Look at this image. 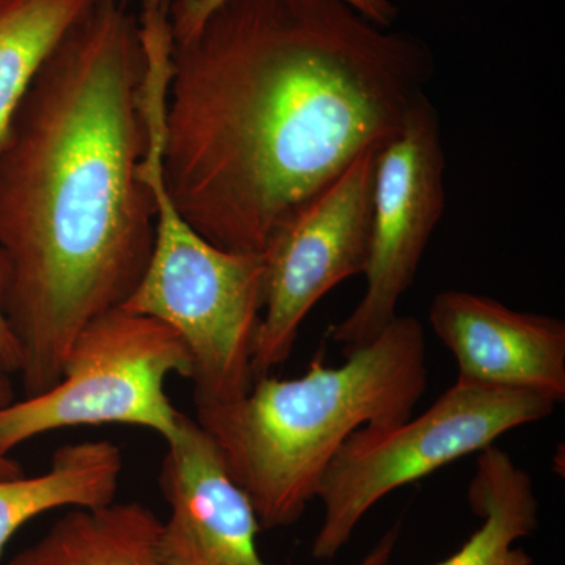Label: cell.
<instances>
[{"label":"cell","instance_id":"cell-9","mask_svg":"<svg viewBox=\"0 0 565 565\" xmlns=\"http://www.w3.org/2000/svg\"><path fill=\"white\" fill-rule=\"evenodd\" d=\"M159 487L170 508L159 531V565H269L258 550L263 527L250 500L191 416L167 441ZM397 541L399 526H393L355 565H388Z\"/></svg>","mask_w":565,"mask_h":565},{"label":"cell","instance_id":"cell-12","mask_svg":"<svg viewBox=\"0 0 565 565\" xmlns=\"http://www.w3.org/2000/svg\"><path fill=\"white\" fill-rule=\"evenodd\" d=\"M161 525L139 501L71 509L9 565H159Z\"/></svg>","mask_w":565,"mask_h":565},{"label":"cell","instance_id":"cell-2","mask_svg":"<svg viewBox=\"0 0 565 565\" xmlns=\"http://www.w3.org/2000/svg\"><path fill=\"white\" fill-rule=\"evenodd\" d=\"M145 70L139 20L122 0H95L36 73L0 150L6 315L25 397L61 381L77 334L120 308L150 263Z\"/></svg>","mask_w":565,"mask_h":565},{"label":"cell","instance_id":"cell-11","mask_svg":"<svg viewBox=\"0 0 565 565\" xmlns=\"http://www.w3.org/2000/svg\"><path fill=\"white\" fill-rule=\"evenodd\" d=\"M121 475V449L109 440H87L61 446L44 473L0 479V555L36 516L117 500Z\"/></svg>","mask_w":565,"mask_h":565},{"label":"cell","instance_id":"cell-14","mask_svg":"<svg viewBox=\"0 0 565 565\" xmlns=\"http://www.w3.org/2000/svg\"><path fill=\"white\" fill-rule=\"evenodd\" d=\"M95 0H0V150L52 50Z\"/></svg>","mask_w":565,"mask_h":565},{"label":"cell","instance_id":"cell-15","mask_svg":"<svg viewBox=\"0 0 565 565\" xmlns=\"http://www.w3.org/2000/svg\"><path fill=\"white\" fill-rule=\"evenodd\" d=\"M225 0H172L170 2V24L173 40L188 39L202 28L204 20ZM353 10L359 11L381 28H390L396 9L390 0H341Z\"/></svg>","mask_w":565,"mask_h":565},{"label":"cell","instance_id":"cell-1","mask_svg":"<svg viewBox=\"0 0 565 565\" xmlns=\"http://www.w3.org/2000/svg\"><path fill=\"white\" fill-rule=\"evenodd\" d=\"M341 0H225L173 40L162 177L182 217L226 252L274 233L426 96L433 54Z\"/></svg>","mask_w":565,"mask_h":565},{"label":"cell","instance_id":"cell-6","mask_svg":"<svg viewBox=\"0 0 565 565\" xmlns=\"http://www.w3.org/2000/svg\"><path fill=\"white\" fill-rule=\"evenodd\" d=\"M180 334L150 316L115 308L88 323L47 392L0 408V455L39 435L79 426L125 424L170 441L185 414L166 392L172 374L191 377Z\"/></svg>","mask_w":565,"mask_h":565},{"label":"cell","instance_id":"cell-17","mask_svg":"<svg viewBox=\"0 0 565 565\" xmlns=\"http://www.w3.org/2000/svg\"><path fill=\"white\" fill-rule=\"evenodd\" d=\"M13 403V386L10 375L0 374V408ZM22 475L20 462L11 459L10 456L0 455V479L17 478Z\"/></svg>","mask_w":565,"mask_h":565},{"label":"cell","instance_id":"cell-8","mask_svg":"<svg viewBox=\"0 0 565 565\" xmlns=\"http://www.w3.org/2000/svg\"><path fill=\"white\" fill-rule=\"evenodd\" d=\"M445 167L440 121L426 95L379 152L366 289L352 313L330 326L334 343L344 349L370 343L396 318L444 215Z\"/></svg>","mask_w":565,"mask_h":565},{"label":"cell","instance_id":"cell-3","mask_svg":"<svg viewBox=\"0 0 565 565\" xmlns=\"http://www.w3.org/2000/svg\"><path fill=\"white\" fill-rule=\"evenodd\" d=\"M344 353L327 366L322 345L299 377L259 375L234 403L196 408L263 530L299 522L349 437L405 422L426 393V332L412 316Z\"/></svg>","mask_w":565,"mask_h":565},{"label":"cell","instance_id":"cell-5","mask_svg":"<svg viewBox=\"0 0 565 565\" xmlns=\"http://www.w3.org/2000/svg\"><path fill=\"white\" fill-rule=\"evenodd\" d=\"M556 405L546 394L457 379L422 415L385 429L356 430L318 487L323 519L311 555L333 559L364 515L390 493L479 455L512 430L548 418Z\"/></svg>","mask_w":565,"mask_h":565},{"label":"cell","instance_id":"cell-16","mask_svg":"<svg viewBox=\"0 0 565 565\" xmlns=\"http://www.w3.org/2000/svg\"><path fill=\"white\" fill-rule=\"evenodd\" d=\"M10 269L6 255L0 250V374H20L21 348L6 315V297Z\"/></svg>","mask_w":565,"mask_h":565},{"label":"cell","instance_id":"cell-4","mask_svg":"<svg viewBox=\"0 0 565 565\" xmlns=\"http://www.w3.org/2000/svg\"><path fill=\"white\" fill-rule=\"evenodd\" d=\"M162 129H148L140 178L154 203V244L137 288L120 308L180 334L191 355L196 408L234 403L252 388L253 349L264 308V253L226 252L195 232L162 177Z\"/></svg>","mask_w":565,"mask_h":565},{"label":"cell","instance_id":"cell-13","mask_svg":"<svg viewBox=\"0 0 565 565\" xmlns=\"http://www.w3.org/2000/svg\"><path fill=\"white\" fill-rule=\"evenodd\" d=\"M468 503L481 525L435 565H534L533 556L516 545L539 527L534 481L504 449L492 445L479 452Z\"/></svg>","mask_w":565,"mask_h":565},{"label":"cell","instance_id":"cell-7","mask_svg":"<svg viewBox=\"0 0 565 565\" xmlns=\"http://www.w3.org/2000/svg\"><path fill=\"white\" fill-rule=\"evenodd\" d=\"M370 148L313 203L281 225L264 248L266 286L253 349V373L288 362L307 316L370 259L375 166Z\"/></svg>","mask_w":565,"mask_h":565},{"label":"cell","instance_id":"cell-10","mask_svg":"<svg viewBox=\"0 0 565 565\" xmlns=\"http://www.w3.org/2000/svg\"><path fill=\"white\" fill-rule=\"evenodd\" d=\"M429 323L455 356L457 379L471 384L527 390L565 401V322L512 310L498 300L444 291Z\"/></svg>","mask_w":565,"mask_h":565}]
</instances>
